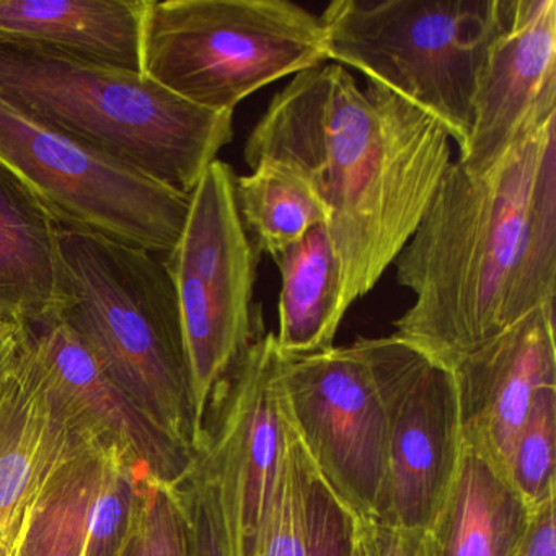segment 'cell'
Returning <instances> with one entry per match:
<instances>
[{
	"label": "cell",
	"mask_w": 556,
	"mask_h": 556,
	"mask_svg": "<svg viewBox=\"0 0 556 556\" xmlns=\"http://www.w3.org/2000/svg\"><path fill=\"white\" fill-rule=\"evenodd\" d=\"M396 337L454 370L556 295V116L488 174L452 161L402 252Z\"/></svg>",
	"instance_id": "1"
},
{
	"label": "cell",
	"mask_w": 556,
	"mask_h": 556,
	"mask_svg": "<svg viewBox=\"0 0 556 556\" xmlns=\"http://www.w3.org/2000/svg\"><path fill=\"white\" fill-rule=\"evenodd\" d=\"M250 168L298 172L328 216L344 312L376 288L451 165V136L412 103L346 67H314L273 97L247 139Z\"/></svg>",
	"instance_id": "2"
},
{
	"label": "cell",
	"mask_w": 556,
	"mask_h": 556,
	"mask_svg": "<svg viewBox=\"0 0 556 556\" xmlns=\"http://www.w3.org/2000/svg\"><path fill=\"white\" fill-rule=\"evenodd\" d=\"M0 100L188 197L233 139V113L185 102L142 73L5 38Z\"/></svg>",
	"instance_id": "3"
},
{
	"label": "cell",
	"mask_w": 556,
	"mask_h": 556,
	"mask_svg": "<svg viewBox=\"0 0 556 556\" xmlns=\"http://www.w3.org/2000/svg\"><path fill=\"white\" fill-rule=\"evenodd\" d=\"M73 305L64 320L109 379L185 452H194L177 292L165 258L61 229Z\"/></svg>",
	"instance_id": "4"
},
{
	"label": "cell",
	"mask_w": 556,
	"mask_h": 556,
	"mask_svg": "<svg viewBox=\"0 0 556 556\" xmlns=\"http://www.w3.org/2000/svg\"><path fill=\"white\" fill-rule=\"evenodd\" d=\"M510 8L513 0H334L318 18L328 60L432 116L460 151Z\"/></svg>",
	"instance_id": "5"
},
{
	"label": "cell",
	"mask_w": 556,
	"mask_h": 556,
	"mask_svg": "<svg viewBox=\"0 0 556 556\" xmlns=\"http://www.w3.org/2000/svg\"><path fill=\"white\" fill-rule=\"evenodd\" d=\"M320 18L289 0H148L141 73L185 102L233 113L252 93L327 63Z\"/></svg>",
	"instance_id": "6"
},
{
	"label": "cell",
	"mask_w": 556,
	"mask_h": 556,
	"mask_svg": "<svg viewBox=\"0 0 556 556\" xmlns=\"http://www.w3.org/2000/svg\"><path fill=\"white\" fill-rule=\"evenodd\" d=\"M236 178L226 162L206 168L180 239L165 255L180 308L197 454L206 441L207 408L262 337L253 305L260 252L237 210Z\"/></svg>",
	"instance_id": "7"
},
{
	"label": "cell",
	"mask_w": 556,
	"mask_h": 556,
	"mask_svg": "<svg viewBox=\"0 0 556 556\" xmlns=\"http://www.w3.org/2000/svg\"><path fill=\"white\" fill-rule=\"evenodd\" d=\"M0 165L67 232L167 255L190 197L0 100Z\"/></svg>",
	"instance_id": "8"
},
{
	"label": "cell",
	"mask_w": 556,
	"mask_h": 556,
	"mask_svg": "<svg viewBox=\"0 0 556 556\" xmlns=\"http://www.w3.org/2000/svg\"><path fill=\"white\" fill-rule=\"evenodd\" d=\"M279 390L286 418L321 480L357 520L376 522L387 477V413L364 338L311 356H282Z\"/></svg>",
	"instance_id": "9"
},
{
	"label": "cell",
	"mask_w": 556,
	"mask_h": 556,
	"mask_svg": "<svg viewBox=\"0 0 556 556\" xmlns=\"http://www.w3.org/2000/svg\"><path fill=\"white\" fill-rule=\"evenodd\" d=\"M364 343L387 413V477L376 522L429 532L464 454L454 374L395 333Z\"/></svg>",
	"instance_id": "10"
},
{
	"label": "cell",
	"mask_w": 556,
	"mask_h": 556,
	"mask_svg": "<svg viewBox=\"0 0 556 556\" xmlns=\"http://www.w3.org/2000/svg\"><path fill=\"white\" fill-rule=\"evenodd\" d=\"M275 333L260 337L220 387L219 425L197 458L216 481L232 556H260L288 444Z\"/></svg>",
	"instance_id": "11"
},
{
	"label": "cell",
	"mask_w": 556,
	"mask_h": 556,
	"mask_svg": "<svg viewBox=\"0 0 556 556\" xmlns=\"http://www.w3.org/2000/svg\"><path fill=\"white\" fill-rule=\"evenodd\" d=\"M35 334L0 307V532L21 529L50 475L97 435L51 387Z\"/></svg>",
	"instance_id": "12"
},
{
	"label": "cell",
	"mask_w": 556,
	"mask_h": 556,
	"mask_svg": "<svg viewBox=\"0 0 556 556\" xmlns=\"http://www.w3.org/2000/svg\"><path fill=\"white\" fill-rule=\"evenodd\" d=\"M149 475L116 442L90 438L41 488L18 556H131Z\"/></svg>",
	"instance_id": "13"
},
{
	"label": "cell",
	"mask_w": 556,
	"mask_h": 556,
	"mask_svg": "<svg viewBox=\"0 0 556 556\" xmlns=\"http://www.w3.org/2000/svg\"><path fill=\"white\" fill-rule=\"evenodd\" d=\"M556 116V0H513L488 51L467 144L457 164L488 174L527 136Z\"/></svg>",
	"instance_id": "14"
},
{
	"label": "cell",
	"mask_w": 556,
	"mask_h": 556,
	"mask_svg": "<svg viewBox=\"0 0 556 556\" xmlns=\"http://www.w3.org/2000/svg\"><path fill=\"white\" fill-rule=\"evenodd\" d=\"M464 444L506 467L536 393L556 387L555 305L481 344L454 370Z\"/></svg>",
	"instance_id": "15"
},
{
	"label": "cell",
	"mask_w": 556,
	"mask_h": 556,
	"mask_svg": "<svg viewBox=\"0 0 556 556\" xmlns=\"http://www.w3.org/2000/svg\"><path fill=\"white\" fill-rule=\"evenodd\" d=\"M38 359L51 387L74 415L100 438L116 442L162 483L180 486L197 455L159 431L109 379L89 348L64 318L35 327Z\"/></svg>",
	"instance_id": "16"
},
{
	"label": "cell",
	"mask_w": 556,
	"mask_h": 556,
	"mask_svg": "<svg viewBox=\"0 0 556 556\" xmlns=\"http://www.w3.org/2000/svg\"><path fill=\"white\" fill-rule=\"evenodd\" d=\"M148 0H0V38L141 73Z\"/></svg>",
	"instance_id": "17"
},
{
	"label": "cell",
	"mask_w": 556,
	"mask_h": 556,
	"mask_svg": "<svg viewBox=\"0 0 556 556\" xmlns=\"http://www.w3.org/2000/svg\"><path fill=\"white\" fill-rule=\"evenodd\" d=\"M71 305L60 226L0 165V307L43 327Z\"/></svg>",
	"instance_id": "18"
},
{
	"label": "cell",
	"mask_w": 556,
	"mask_h": 556,
	"mask_svg": "<svg viewBox=\"0 0 556 556\" xmlns=\"http://www.w3.org/2000/svg\"><path fill=\"white\" fill-rule=\"evenodd\" d=\"M532 507L486 454L464 444L432 533L439 556H516Z\"/></svg>",
	"instance_id": "19"
},
{
	"label": "cell",
	"mask_w": 556,
	"mask_h": 556,
	"mask_svg": "<svg viewBox=\"0 0 556 556\" xmlns=\"http://www.w3.org/2000/svg\"><path fill=\"white\" fill-rule=\"evenodd\" d=\"M273 260L281 273L275 333L279 353L302 357L330 350L346 312L341 307L340 265L327 224L308 230Z\"/></svg>",
	"instance_id": "20"
},
{
	"label": "cell",
	"mask_w": 556,
	"mask_h": 556,
	"mask_svg": "<svg viewBox=\"0 0 556 556\" xmlns=\"http://www.w3.org/2000/svg\"><path fill=\"white\" fill-rule=\"evenodd\" d=\"M236 178L240 219L260 255L275 258L308 230L328 223L311 185L288 165L265 161Z\"/></svg>",
	"instance_id": "21"
},
{
	"label": "cell",
	"mask_w": 556,
	"mask_h": 556,
	"mask_svg": "<svg viewBox=\"0 0 556 556\" xmlns=\"http://www.w3.org/2000/svg\"><path fill=\"white\" fill-rule=\"evenodd\" d=\"M556 387L536 393L514 441L504 473L530 507L556 493Z\"/></svg>",
	"instance_id": "22"
},
{
	"label": "cell",
	"mask_w": 556,
	"mask_h": 556,
	"mask_svg": "<svg viewBox=\"0 0 556 556\" xmlns=\"http://www.w3.org/2000/svg\"><path fill=\"white\" fill-rule=\"evenodd\" d=\"M304 465V447L288 421L285 462H282L275 504L269 514L260 556H307L305 553Z\"/></svg>",
	"instance_id": "23"
},
{
	"label": "cell",
	"mask_w": 556,
	"mask_h": 556,
	"mask_svg": "<svg viewBox=\"0 0 556 556\" xmlns=\"http://www.w3.org/2000/svg\"><path fill=\"white\" fill-rule=\"evenodd\" d=\"M305 553L307 556H354L357 519L334 496L305 454Z\"/></svg>",
	"instance_id": "24"
},
{
	"label": "cell",
	"mask_w": 556,
	"mask_h": 556,
	"mask_svg": "<svg viewBox=\"0 0 556 556\" xmlns=\"http://www.w3.org/2000/svg\"><path fill=\"white\" fill-rule=\"evenodd\" d=\"M131 556H188L180 488L146 478Z\"/></svg>",
	"instance_id": "25"
},
{
	"label": "cell",
	"mask_w": 556,
	"mask_h": 556,
	"mask_svg": "<svg viewBox=\"0 0 556 556\" xmlns=\"http://www.w3.org/2000/svg\"><path fill=\"white\" fill-rule=\"evenodd\" d=\"M178 488L187 520L188 556H232L216 481L198 458Z\"/></svg>",
	"instance_id": "26"
},
{
	"label": "cell",
	"mask_w": 556,
	"mask_h": 556,
	"mask_svg": "<svg viewBox=\"0 0 556 556\" xmlns=\"http://www.w3.org/2000/svg\"><path fill=\"white\" fill-rule=\"evenodd\" d=\"M359 533L369 556H439L428 530L399 529L359 520Z\"/></svg>",
	"instance_id": "27"
},
{
	"label": "cell",
	"mask_w": 556,
	"mask_h": 556,
	"mask_svg": "<svg viewBox=\"0 0 556 556\" xmlns=\"http://www.w3.org/2000/svg\"><path fill=\"white\" fill-rule=\"evenodd\" d=\"M556 493L533 507L526 536L516 556H556Z\"/></svg>",
	"instance_id": "28"
},
{
	"label": "cell",
	"mask_w": 556,
	"mask_h": 556,
	"mask_svg": "<svg viewBox=\"0 0 556 556\" xmlns=\"http://www.w3.org/2000/svg\"><path fill=\"white\" fill-rule=\"evenodd\" d=\"M25 523H27V519H25L24 526L14 532H0V556H18Z\"/></svg>",
	"instance_id": "29"
},
{
	"label": "cell",
	"mask_w": 556,
	"mask_h": 556,
	"mask_svg": "<svg viewBox=\"0 0 556 556\" xmlns=\"http://www.w3.org/2000/svg\"><path fill=\"white\" fill-rule=\"evenodd\" d=\"M354 556H369V552H367L366 545H364L363 539H361L359 520H357V540Z\"/></svg>",
	"instance_id": "30"
}]
</instances>
